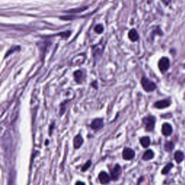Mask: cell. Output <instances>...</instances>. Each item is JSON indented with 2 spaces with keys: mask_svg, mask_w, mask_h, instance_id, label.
Here are the masks:
<instances>
[{
  "mask_svg": "<svg viewBox=\"0 0 185 185\" xmlns=\"http://www.w3.org/2000/svg\"><path fill=\"white\" fill-rule=\"evenodd\" d=\"M143 122L145 125V130L147 132H152L154 129L156 124V118L151 115L145 116L143 119Z\"/></svg>",
  "mask_w": 185,
  "mask_h": 185,
  "instance_id": "obj_1",
  "label": "cell"
},
{
  "mask_svg": "<svg viewBox=\"0 0 185 185\" xmlns=\"http://www.w3.org/2000/svg\"><path fill=\"white\" fill-rule=\"evenodd\" d=\"M141 84H142L144 90L147 91V92H151V91H153L156 88V84L145 77H143L142 78Z\"/></svg>",
  "mask_w": 185,
  "mask_h": 185,
  "instance_id": "obj_2",
  "label": "cell"
},
{
  "mask_svg": "<svg viewBox=\"0 0 185 185\" xmlns=\"http://www.w3.org/2000/svg\"><path fill=\"white\" fill-rule=\"evenodd\" d=\"M111 171V177L114 181H117L122 175V168L119 164L114 166L113 168L110 170Z\"/></svg>",
  "mask_w": 185,
  "mask_h": 185,
  "instance_id": "obj_3",
  "label": "cell"
},
{
  "mask_svg": "<svg viewBox=\"0 0 185 185\" xmlns=\"http://www.w3.org/2000/svg\"><path fill=\"white\" fill-rule=\"evenodd\" d=\"M169 66H170L169 59H168L167 57H162V58L159 60L158 67L162 72H166V70L169 68Z\"/></svg>",
  "mask_w": 185,
  "mask_h": 185,
  "instance_id": "obj_4",
  "label": "cell"
},
{
  "mask_svg": "<svg viewBox=\"0 0 185 185\" xmlns=\"http://www.w3.org/2000/svg\"><path fill=\"white\" fill-rule=\"evenodd\" d=\"M135 156V152L130 148H125L122 152V157L124 160L130 161Z\"/></svg>",
  "mask_w": 185,
  "mask_h": 185,
  "instance_id": "obj_5",
  "label": "cell"
},
{
  "mask_svg": "<svg viewBox=\"0 0 185 185\" xmlns=\"http://www.w3.org/2000/svg\"><path fill=\"white\" fill-rule=\"evenodd\" d=\"M104 125V120H103V119L97 118V119H95L94 120H93V122H91L90 127L94 130H99L103 128Z\"/></svg>",
  "mask_w": 185,
  "mask_h": 185,
  "instance_id": "obj_6",
  "label": "cell"
},
{
  "mask_svg": "<svg viewBox=\"0 0 185 185\" xmlns=\"http://www.w3.org/2000/svg\"><path fill=\"white\" fill-rule=\"evenodd\" d=\"M99 179L102 184H107L110 182V176L105 171H101L99 175Z\"/></svg>",
  "mask_w": 185,
  "mask_h": 185,
  "instance_id": "obj_7",
  "label": "cell"
},
{
  "mask_svg": "<svg viewBox=\"0 0 185 185\" xmlns=\"http://www.w3.org/2000/svg\"><path fill=\"white\" fill-rule=\"evenodd\" d=\"M170 104H171L170 100L164 99V100H158V101L155 103L154 106L157 109H164V108H166V107L169 106Z\"/></svg>",
  "mask_w": 185,
  "mask_h": 185,
  "instance_id": "obj_8",
  "label": "cell"
},
{
  "mask_svg": "<svg viewBox=\"0 0 185 185\" xmlns=\"http://www.w3.org/2000/svg\"><path fill=\"white\" fill-rule=\"evenodd\" d=\"M161 130L162 133H163L164 136H169L173 132L172 127H171L169 124H168V123H164V124L162 125Z\"/></svg>",
  "mask_w": 185,
  "mask_h": 185,
  "instance_id": "obj_9",
  "label": "cell"
},
{
  "mask_svg": "<svg viewBox=\"0 0 185 185\" xmlns=\"http://www.w3.org/2000/svg\"><path fill=\"white\" fill-rule=\"evenodd\" d=\"M83 138L80 134H77V136L75 137L74 140H73V145L75 149H78L82 146L83 143Z\"/></svg>",
  "mask_w": 185,
  "mask_h": 185,
  "instance_id": "obj_10",
  "label": "cell"
},
{
  "mask_svg": "<svg viewBox=\"0 0 185 185\" xmlns=\"http://www.w3.org/2000/svg\"><path fill=\"white\" fill-rule=\"evenodd\" d=\"M128 37L132 41H137L139 39V35L135 29H132L131 31L129 32Z\"/></svg>",
  "mask_w": 185,
  "mask_h": 185,
  "instance_id": "obj_11",
  "label": "cell"
},
{
  "mask_svg": "<svg viewBox=\"0 0 185 185\" xmlns=\"http://www.w3.org/2000/svg\"><path fill=\"white\" fill-rule=\"evenodd\" d=\"M154 158V153L152 150H148L144 153L143 156V160L144 161H150V160L153 159Z\"/></svg>",
  "mask_w": 185,
  "mask_h": 185,
  "instance_id": "obj_12",
  "label": "cell"
},
{
  "mask_svg": "<svg viewBox=\"0 0 185 185\" xmlns=\"http://www.w3.org/2000/svg\"><path fill=\"white\" fill-rule=\"evenodd\" d=\"M140 143L143 148H148L150 144V139L149 137L145 136L140 138Z\"/></svg>",
  "mask_w": 185,
  "mask_h": 185,
  "instance_id": "obj_13",
  "label": "cell"
},
{
  "mask_svg": "<svg viewBox=\"0 0 185 185\" xmlns=\"http://www.w3.org/2000/svg\"><path fill=\"white\" fill-rule=\"evenodd\" d=\"M184 155L182 151H177L174 154V159L178 163H180L184 160Z\"/></svg>",
  "mask_w": 185,
  "mask_h": 185,
  "instance_id": "obj_14",
  "label": "cell"
},
{
  "mask_svg": "<svg viewBox=\"0 0 185 185\" xmlns=\"http://www.w3.org/2000/svg\"><path fill=\"white\" fill-rule=\"evenodd\" d=\"M74 77L75 80L77 83H80L82 77H83V72L81 70H77L74 72Z\"/></svg>",
  "mask_w": 185,
  "mask_h": 185,
  "instance_id": "obj_15",
  "label": "cell"
},
{
  "mask_svg": "<svg viewBox=\"0 0 185 185\" xmlns=\"http://www.w3.org/2000/svg\"><path fill=\"white\" fill-rule=\"evenodd\" d=\"M173 166V164L172 163H168L167 165H166L165 166H164V168L161 171V173H163V174H167V173L169 172L170 170L171 169V168H172Z\"/></svg>",
  "mask_w": 185,
  "mask_h": 185,
  "instance_id": "obj_16",
  "label": "cell"
},
{
  "mask_svg": "<svg viewBox=\"0 0 185 185\" xmlns=\"http://www.w3.org/2000/svg\"><path fill=\"white\" fill-rule=\"evenodd\" d=\"M173 148H174V145H173V143L172 142H166L165 143V145H164V149H165L166 151L167 152H170L173 149Z\"/></svg>",
  "mask_w": 185,
  "mask_h": 185,
  "instance_id": "obj_17",
  "label": "cell"
},
{
  "mask_svg": "<svg viewBox=\"0 0 185 185\" xmlns=\"http://www.w3.org/2000/svg\"><path fill=\"white\" fill-rule=\"evenodd\" d=\"M87 8H88V7L85 6V7H80V8L72 9V10L67 11V12H69V13H78V12H83V11L85 10Z\"/></svg>",
  "mask_w": 185,
  "mask_h": 185,
  "instance_id": "obj_18",
  "label": "cell"
},
{
  "mask_svg": "<svg viewBox=\"0 0 185 185\" xmlns=\"http://www.w3.org/2000/svg\"><path fill=\"white\" fill-rule=\"evenodd\" d=\"M91 164H92V163H91V161L90 160H88V161H87L85 164H84L83 167H82V171H85L88 170V168L90 167Z\"/></svg>",
  "mask_w": 185,
  "mask_h": 185,
  "instance_id": "obj_19",
  "label": "cell"
},
{
  "mask_svg": "<svg viewBox=\"0 0 185 185\" xmlns=\"http://www.w3.org/2000/svg\"><path fill=\"white\" fill-rule=\"evenodd\" d=\"M95 31L97 33H101L104 31V27H103L102 25H97L95 28Z\"/></svg>",
  "mask_w": 185,
  "mask_h": 185,
  "instance_id": "obj_20",
  "label": "cell"
},
{
  "mask_svg": "<svg viewBox=\"0 0 185 185\" xmlns=\"http://www.w3.org/2000/svg\"><path fill=\"white\" fill-rule=\"evenodd\" d=\"M19 50H20V46H14V47L11 48L10 51H9L7 52V53L5 57H7L9 55H10V54L11 53H12V52H14L15 51H19Z\"/></svg>",
  "mask_w": 185,
  "mask_h": 185,
  "instance_id": "obj_21",
  "label": "cell"
},
{
  "mask_svg": "<svg viewBox=\"0 0 185 185\" xmlns=\"http://www.w3.org/2000/svg\"><path fill=\"white\" fill-rule=\"evenodd\" d=\"M161 1L163 2L164 4H166V5H167V4H168L170 3V2L171 1V0H161Z\"/></svg>",
  "mask_w": 185,
  "mask_h": 185,
  "instance_id": "obj_22",
  "label": "cell"
},
{
  "mask_svg": "<svg viewBox=\"0 0 185 185\" xmlns=\"http://www.w3.org/2000/svg\"><path fill=\"white\" fill-rule=\"evenodd\" d=\"M75 185H85V184L83 182H77Z\"/></svg>",
  "mask_w": 185,
  "mask_h": 185,
  "instance_id": "obj_23",
  "label": "cell"
}]
</instances>
